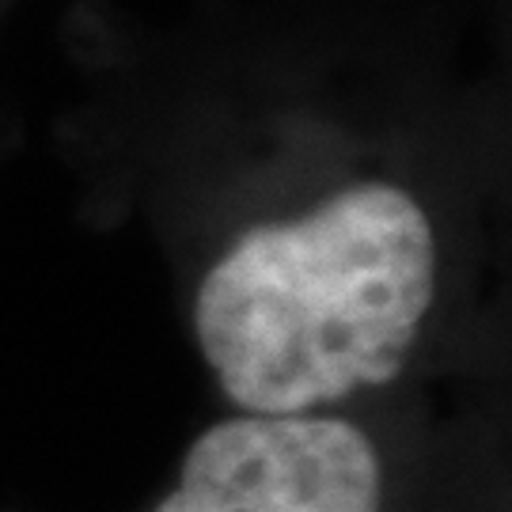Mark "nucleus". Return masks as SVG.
Instances as JSON below:
<instances>
[{
  "label": "nucleus",
  "mask_w": 512,
  "mask_h": 512,
  "mask_svg": "<svg viewBox=\"0 0 512 512\" xmlns=\"http://www.w3.org/2000/svg\"><path fill=\"white\" fill-rule=\"evenodd\" d=\"M433 293L429 217L403 186L361 183L243 232L205 274L194 330L243 414H315L403 372Z\"/></svg>",
  "instance_id": "obj_1"
},
{
  "label": "nucleus",
  "mask_w": 512,
  "mask_h": 512,
  "mask_svg": "<svg viewBox=\"0 0 512 512\" xmlns=\"http://www.w3.org/2000/svg\"><path fill=\"white\" fill-rule=\"evenodd\" d=\"M152 512H384V467L346 418L239 414L190 444Z\"/></svg>",
  "instance_id": "obj_2"
}]
</instances>
